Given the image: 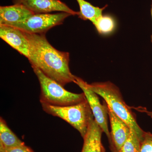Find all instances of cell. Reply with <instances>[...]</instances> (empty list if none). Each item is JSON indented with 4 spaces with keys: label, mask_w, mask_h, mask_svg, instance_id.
Wrapping results in <instances>:
<instances>
[{
    "label": "cell",
    "mask_w": 152,
    "mask_h": 152,
    "mask_svg": "<svg viewBox=\"0 0 152 152\" xmlns=\"http://www.w3.org/2000/svg\"><path fill=\"white\" fill-rule=\"evenodd\" d=\"M26 33L30 44L28 58L31 66L37 68L63 86L75 83L76 76L71 73L69 66V53L55 48L47 40L45 34Z\"/></svg>",
    "instance_id": "cell-1"
},
{
    "label": "cell",
    "mask_w": 152,
    "mask_h": 152,
    "mask_svg": "<svg viewBox=\"0 0 152 152\" xmlns=\"http://www.w3.org/2000/svg\"><path fill=\"white\" fill-rule=\"evenodd\" d=\"M86 85L104 100L113 112L136 132L141 140L145 131L139 126L135 114L125 103L119 88L110 81L91 84L86 83Z\"/></svg>",
    "instance_id": "cell-2"
},
{
    "label": "cell",
    "mask_w": 152,
    "mask_h": 152,
    "mask_svg": "<svg viewBox=\"0 0 152 152\" xmlns=\"http://www.w3.org/2000/svg\"><path fill=\"white\" fill-rule=\"evenodd\" d=\"M37 77L41 88L40 102L56 106L72 105L86 99L83 93L75 94L67 91L64 86L44 75L39 69L32 66Z\"/></svg>",
    "instance_id": "cell-3"
},
{
    "label": "cell",
    "mask_w": 152,
    "mask_h": 152,
    "mask_svg": "<svg viewBox=\"0 0 152 152\" xmlns=\"http://www.w3.org/2000/svg\"><path fill=\"white\" fill-rule=\"evenodd\" d=\"M44 111L66 121L77 130L83 139L90 123L94 118L87 99L72 105L56 106L42 104Z\"/></svg>",
    "instance_id": "cell-4"
},
{
    "label": "cell",
    "mask_w": 152,
    "mask_h": 152,
    "mask_svg": "<svg viewBox=\"0 0 152 152\" xmlns=\"http://www.w3.org/2000/svg\"><path fill=\"white\" fill-rule=\"evenodd\" d=\"M72 15L65 12L34 14L23 21L10 26L29 34H45L51 28L63 24L67 18Z\"/></svg>",
    "instance_id": "cell-5"
},
{
    "label": "cell",
    "mask_w": 152,
    "mask_h": 152,
    "mask_svg": "<svg viewBox=\"0 0 152 152\" xmlns=\"http://www.w3.org/2000/svg\"><path fill=\"white\" fill-rule=\"evenodd\" d=\"M75 83L79 86L84 94L91 107L95 121L103 131V132L106 134L108 140H110L112 138L108 126L109 115L107 105L106 102L104 101V105H102L100 102L98 94L87 87L86 82L83 79L76 77Z\"/></svg>",
    "instance_id": "cell-6"
},
{
    "label": "cell",
    "mask_w": 152,
    "mask_h": 152,
    "mask_svg": "<svg viewBox=\"0 0 152 152\" xmlns=\"http://www.w3.org/2000/svg\"><path fill=\"white\" fill-rule=\"evenodd\" d=\"M0 37L20 54L28 58L30 44L26 32L12 26L0 25Z\"/></svg>",
    "instance_id": "cell-7"
},
{
    "label": "cell",
    "mask_w": 152,
    "mask_h": 152,
    "mask_svg": "<svg viewBox=\"0 0 152 152\" xmlns=\"http://www.w3.org/2000/svg\"><path fill=\"white\" fill-rule=\"evenodd\" d=\"M13 2L23 5L35 14L50 13L53 12H65L72 15H78L79 13L60 0H13Z\"/></svg>",
    "instance_id": "cell-8"
},
{
    "label": "cell",
    "mask_w": 152,
    "mask_h": 152,
    "mask_svg": "<svg viewBox=\"0 0 152 152\" xmlns=\"http://www.w3.org/2000/svg\"><path fill=\"white\" fill-rule=\"evenodd\" d=\"M107 108L111 127V136L118 151L129 137L131 128L126 123L117 116L108 105Z\"/></svg>",
    "instance_id": "cell-9"
},
{
    "label": "cell",
    "mask_w": 152,
    "mask_h": 152,
    "mask_svg": "<svg viewBox=\"0 0 152 152\" xmlns=\"http://www.w3.org/2000/svg\"><path fill=\"white\" fill-rule=\"evenodd\" d=\"M35 14L20 4L0 7V25H11L23 21Z\"/></svg>",
    "instance_id": "cell-10"
},
{
    "label": "cell",
    "mask_w": 152,
    "mask_h": 152,
    "mask_svg": "<svg viewBox=\"0 0 152 152\" xmlns=\"http://www.w3.org/2000/svg\"><path fill=\"white\" fill-rule=\"evenodd\" d=\"M103 132L94 118L90 123L88 131L83 138L81 152H102V134Z\"/></svg>",
    "instance_id": "cell-11"
},
{
    "label": "cell",
    "mask_w": 152,
    "mask_h": 152,
    "mask_svg": "<svg viewBox=\"0 0 152 152\" xmlns=\"http://www.w3.org/2000/svg\"><path fill=\"white\" fill-rule=\"evenodd\" d=\"M25 145L9 127L6 121L1 117L0 119V147L4 148Z\"/></svg>",
    "instance_id": "cell-12"
},
{
    "label": "cell",
    "mask_w": 152,
    "mask_h": 152,
    "mask_svg": "<svg viewBox=\"0 0 152 152\" xmlns=\"http://www.w3.org/2000/svg\"><path fill=\"white\" fill-rule=\"evenodd\" d=\"M80 7L79 18L84 20H90L93 23L96 19L102 15L103 12L107 7L106 5L102 8L93 6L85 0H76Z\"/></svg>",
    "instance_id": "cell-13"
},
{
    "label": "cell",
    "mask_w": 152,
    "mask_h": 152,
    "mask_svg": "<svg viewBox=\"0 0 152 152\" xmlns=\"http://www.w3.org/2000/svg\"><path fill=\"white\" fill-rule=\"evenodd\" d=\"M100 34L106 35L112 32L115 27L113 17L108 15H102L93 23Z\"/></svg>",
    "instance_id": "cell-14"
},
{
    "label": "cell",
    "mask_w": 152,
    "mask_h": 152,
    "mask_svg": "<svg viewBox=\"0 0 152 152\" xmlns=\"http://www.w3.org/2000/svg\"><path fill=\"white\" fill-rule=\"evenodd\" d=\"M140 145L141 140L138 135L131 129L129 137L118 152H140Z\"/></svg>",
    "instance_id": "cell-15"
},
{
    "label": "cell",
    "mask_w": 152,
    "mask_h": 152,
    "mask_svg": "<svg viewBox=\"0 0 152 152\" xmlns=\"http://www.w3.org/2000/svg\"><path fill=\"white\" fill-rule=\"evenodd\" d=\"M140 152H152V134L145 132L141 140Z\"/></svg>",
    "instance_id": "cell-16"
},
{
    "label": "cell",
    "mask_w": 152,
    "mask_h": 152,
    "mask_svg": "<svg viewBox=\"0 0 152 152\" xmlns=\"http://www.w3.org/2000/svg\"><path fill=\"white\" fill-rule=\"evenodd\" d=\"M0 152H34L30 147L26 145L12 147L9 148H4L0 147Z\"/></svg>",
    "instance_id": "cell-17"
},
{
    "label": "cell",
    "mask_w": 152,
    "mask_h": 152,
    "mask_svg": "<svg viewBox=\"0 0 152 152\" xmlns=\"http://www.w3.org/2000/svg\"><path fill=\"white\" fill-rule=\"evenodd\" d=\"M108 141L109 144H110V150L111 151V152H118L115 147V145H114L112 140H110Z\"/></svg>",
    "instance_id": "cell-18"
},
{
    "label": "cell",
    "mask_w": 152,
    "mask_h": 152,
    "mask_svg": "<svg viewBox=\"0 0 152 152\" xmlns=\"http://www.w3.org/2000/svg\"><path fill=\"white\" fill-rule=\"evenodd\" d=\"M140 111L144 112V113H146L148 116L151 117L152 118V111H149L147 110L145 108L141 107L140 108H139Z\"/></svg>",
    "instance_id": "cell-19"
},
{
    "label": "cell",
    "mask_w": 152,
    "mask_h": 152,
    "mask_svg": "<svg viewBox=\"0 0 152 152\" xmlns=\"http://www.w3.org/2000/svg\"><path fill=\"white\" fill-rule=\"evenodd\" d=\"M151 18H152V0L151 5ZM151 42L152 43V33L151 36Z\"/></svg>",
    "instance_id": "cell-20"
},
{
    "label": "cell",
    "mask_w": 152,
    "mask_h": 152,
    "mask_svg": "<svg viewBox=\"0 0 152 152\" xmlns=\"http://www.w3.org/2000/svg\"><path fill=\"white\" fill-rule=\"evenodd\" d=\"M102 152H106L104 148L103 145L102 146Z\"/></svg>",
    "instance_id": "cell-21"
}]
</instances>
